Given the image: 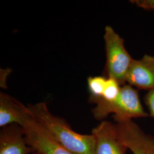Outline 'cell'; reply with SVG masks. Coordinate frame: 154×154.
<instances>
[{
    "label": "cell",
    "mask_w": 154,
    "mask_h": 154,
    "mask_svg": "<svg viewBox=\"0 0 154 154\" xmlns=\"http://www.w3.org/2000/svg\"><path fill=\"white\" fill-rule=\"evenodd\" d=\"M95 139V154H127L126 147L119 138L115 124L101 122L92 130Z\"/></svg>",
    "instance_id": "5b68a950"
},
{
    "label": "cell",
    "mask_w": 154,
    "mask_h": 154,
    "mask_svg": "<svg viewBox=\"0 0 154 154\" xmlns=\"http://www.w3.org/2000/svg\"><path fill=\"white\" fill-rule=\"evenodd\" d=\"M144 101L149 111V116L154 118V88L147 91Z\"/></svg>",
    "instance_id": "7c38bea8"
},
{
    "label": "cell",
    "mask_w": 154,
    "mask_h": 154,
    "mask_svg": "<svg viewBox=\"0 0 154 154\" xmlns=\"http://www.w3.org/2000/svg\"><path fill=\"white\" fill-rule=\"evenodd\" d=\"M34 117L28 106L11 95L0 94V127L17 124L25 127Z\"/></svg>",
    "instance_id": "8992f818"
},
{
    "label": "cell",
    "mask_w": 154,
    "mask_h": 154,
    "mask_svg": "<svg viewBox=\"0 0 154 154\" xmlns=\"http://www.w3.org/2000/svg\"><path fill=\"white\" fill-rule=\"evenodd\" d=\"M32 154H39V152H37V151H35L34 152H33V153H32Z\"/></svg>",
    "instance_id": "5bb4252c"
},
{
    "label": "cell",
    "mask_w": 154,
    "mask_h": 154,
    "mask_svg": "<svg viewBox=\"0 0 154 154\" xmlns=\"http://www.w3.org/2000/svg\"><path fill=\"white\" fill-rule=\"evenodd\" d=\"M104 39L107 78L115 79L123 86L126 84L127 75L134 59L125 48L124 39L110 26L105 27Z\"/></svg>",
    "instance_id": "3957f363"
},
{
    "label": "cell",
    "mask_w": 154,
    "mask_h": 154,
    "mask_svg": "<svg viewBox=\"0 0 154 154\" xmlns=\"http://www.w3.org/2000/svg\"><path fill=\"white\" fill-rule=\"evenodd\" d=\"M121 86L115 79L107 78L103 95L100 99L95 103V104L100 102H110L114 100L119 94Z\"/></svg>",
    "instance_id": "8fae6325"
},
{
    "label": "cell",
    "mask_w": 154,
    "mask_h": 154,
    "mask_svg": "<svg viewBox=\"0 0 154 154\" xmlns=\"http://www.w3.org/2000/svg\"><path fill=\"white\" fill-rule=\"evenodd\" d=\"M92 113L94 117L99 121L113 114L116 122L146 118L149 116L143 108L138 90L128 84L122 86L119 94L114 100L96 103Z\"/></svg>",
    "instance_id": "7a4b0ae2"
},
{
    "label": "cell",
    "mask_w": 154,
    "mask_h": 154,
    "mask_svg": "<svg viewBox=\"0 0 154 154\" xmlns=\"http://www.w3.org/2000/svg\"><path fill=\"white\" fill-rule=\"evenodd\" d=\"M35 151L29 145L23 127L11 124L0 131V154H32Z\"/></svg>",
    "instance_id": "ba28073f"
},
{
    "label": "cell",
    "mask_w": 154,
    "mask_h": 154,
    "mask_svg": "<svg viewBox=\"0 0 154 154\" xmlns=\"http://www.w3.org/2000/svg\"><path fill=\"white\" fill-rule=\"evenodd\" d=\"M28 144L41 154H74L51 138L34 118L24 127Z\"/></svg>",
    "instance_id": "52a82bcc"
},
{
    "label": "cell",
    "mask_w": 154,
    "mask_h": 154,
    "mask_svg": "<svg viewBox=\"0 0 154 154\" xmlns=\"http://www.w3.org/2000/svg\"><path fill=\"white\" fill-rule=\"evenodd\" d=\"M107 78L100 76L90 77L88 79V85L90 97L89 101L95 103L100 99L105 90Z\"/></svg>",
    "instance_id": "30bf717a"
},
{
    "label": "cell",
    "mask_w": 154,
    "mask_h": 154,
    "mask_svg": "<svg viewBox=\"0 0 154 154\" xmlns=\"http://www.w3.org/2000/svg\"><path fill=\"white\" fill-rule=\"evenodd\" d=\"M131 3L145 10L154 11V0H132Z\"/></svg>",
    "instance_id": "4fadbf2b"
},
{
    "label": "cell",
    "mask_w": 154,
    "mask_h": 154,
    "mask_svg": "<svg viewBox=\"0 0 154 154\" xmlns=\"http://www.w3.org/2000/svg\"><path fill=\"white\" fill-rule=\"evenodd\" d=\"M126 84L140 90L154 88V55L134 60L127 75Z\"/></svg>",
    "instance_id": "9c48e42d"
},
{
    "label": "cell",
    "mask_w": 154,
    "mask_h": 154,
    "mask_svg": "<svg viewBox=\"0 0 154 154\" xmlns=\"http://www.w3.org/2000/svg\"><path fill=\"white\" fill-rule=\"evenodd\" d=\"M28 107L34 119L62 147L74 154H95V139L92 134L74 131L64 119L53 115L45 102Z\"/></svg>",
    "instance_id": "6da1fadb"
},
{
    "label": "cell",
    "mask_w": 154,
    "mask_h": 154,
    "mask_svg": "<svg viewBox=\"0 0 154 154\" xmlns=\"http://www.w3.org/2000/svg\"><path fill=\"white\" fill-rule=\"evenodd\" d=\"M115 126L119 138L132 154H154V137L132 120L116 122Z\"/></svg>",
    "instance_id": "277c9868"
}]
</instances>
